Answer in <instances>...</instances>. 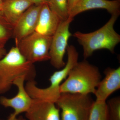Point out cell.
I'll list each match as a JSON object with an SVG mask.
<instances>
[{"instance_id":"6","label":"cell","mask_w":120,"mask_h":120,"mask_svg":"<svg viewBox=\"0 0 120 120\" xmlns=\"http://www.w3.org/2000/svg\"><path fill=\"white\" fill-rule=\"evenodd\" d=\"M52 37L34 31L16 43L21 54L34 64L50 60L49 51Z\"/></svg>"},{"instance_id":"2","label":"cell","mask_w":120,"mask_h":120,"mask_svg":"<svg viewBox=\"0 0 120 120\" xmlns=\"http://www.w3.org/2000/svg\"><path fill=\"white\" fill-rule=\"evenodd\" d=\"M101 80L99 69L84 60L77 62L61 84V93L94 94Z\"/></svg>"},{"instance_id":"7","label":"cell","mask_w":120,"mask_h":120,"mask_svg":"<svg viewBox=\"0 0 120 120\" xmlns=\"http://www.w3.org/2000/svg\"><path fill=\"white\" fill-rule=\"evenodd\" d=\"M74 18L69 17L62 20L52 37L49 54L50 63L57 69L62 68L66 64L64 56L67 51L69 38L72 34L69 30L70 23Z\"/></svg>"},{"instance_id":"1","label":"cell","mask_w":120,"mask_h":120,"mask_svg":"<svg viewBox=\"0 0 120 120\" xmlns=\"http://www.w3.org/2000/svg\"><path fill=\"white\" fill-rule=\"evenodd\" d=\"M36 75L34 64L26 60L17 46L12 47L0 60V94L8 91L16 79L24 76L27 82L32 81Z\"/></svg>"},{"instance_id":"14","label":"cell","mask_w":120,"mask_h":120,"mask_svg":"<svg viewBox=\"0 0 120 120\" xmlns=\"http://www.w3.org/2000/svg\"><path fill=\"white\" fill-rule=\"evenodd\" d=\"M33 5L27 0H4L1 11L13 27L23 13Z\"/></svg>"},{"instance_id":"15","label":"cell","mask_w":120,"mask_h":120,"mask_svg":"<svg viewBox=\"0 0 120 120\" xmlns=\"http://www.w3.org/2000/svg\"><path fill=\"white\" fill-rule=\"evenodd\" d=\"M88 120H109L106 101H94Z\"/></svg>"},{"instance_id":"3","label":"cell","mask_w":120,"mask_h":120,"mask_svg":"<svg viewBox=\"0 0 120 120\" xmlns=\"http://www.w3.org/2000/svg\"><path fill=\"white\" fill-rule=\"evenodd\" d=\"M120 14L112 15L111 18L105 24L97 30L89 33L77 31L73 36L77 38L83 49L85 60L92 56L98 50L106 49L112 53L120 42V35L116 32L114 26Z\"/></svg>"},{"instance_id":"8","label":"cell","mask_w":120,"mask_h":120,"mask_svg":"<svg viewBox=\"0 0 120 120\" xmlns=\"http://www.w3.org/2000/svg\"><path fill=\"white\" fill-rule=\"evenodd\" d=\"M26 81L24 76L20 77L15 80L13 85L18 88V93L13 98H8L6 97H0V104L5 107H10L15 110L7 120H11L15 118L20 114L26 112L28 110L32 104L33 99L27 92L24 86Z\"/></svg>"},{"instance_id":"16","label":"cell","mask_w":120,"mask_h":120,"mask_svg":"<svg viewBox=\"0 0 120 120\" xmlns=\"http://www.w3.org/2000/svg\"><path fill=\"white\" fill-rule=\"evenodd\" d=\"M13 28V26L0 11V49L4 48L8 41L12 37Z\"/></svg>"},{"instance_id":"11","label":"cell","mask_w":120,"mask_h":120,"mask_svg":"<svg viewBox=\"0 0 120 120\" xmlns=\"http://www.w3.org/2000/svg\"><path fill=\"white\" fill-rule=\"evenodd\" d=\"M104 74L105 77L101 80L94 94L95 101H106L110 95L120 88V67L107 68Z\"/></svg>"},{"instance_id":"20","label":"cell","mask_w":120,"mask_h":120,"mask_svg":"<svg viewBox=\"0 0 120 120\" xmlns=\"http://www.w3.org/2000/svg\"><path fill=\"white\" fill-rule=\"evenodd\" d=\"M32 2L35 5H42L44 4H49V0H27Z\"/></svg>"},{"instance_id":"17","label":"cell","mask_w":120,"mask_h":120,"mask_svg":"<svg viewBox=\"0 0 120 120\" xmlns=\"http://www.w3.org/2000/svg\"><path fill=\"white\" fill-rule=\"evenodd\" d=\"M48 4L50 9L62 20L68 18V0H49Z\"/></svg>"},{"instance_id":"23","label":"cell","mask_w":120,"mask_h":120,"mask_svg":"<svg viewBox=\"0 0 120 120\" xmlns=\"http://www.w3.org/2000/svg\"><path fill=\"white\" fill-rule=\"evenodd\" d=\"M3 2H4L3 0H0V11H1L2 9Z\"/></svg>"},{"instance_id":"13","label":"cell","mask_w":120,"mask_h":120,"mask_svg":"<svg viewBox=\"0 0 120 120\" xmlns=\"http://www.w3.org/2000/svg\"><path fill=\"white\" fill-rule=\"evenodd\" d=\"M95 9H106L111 15L120 14V0H81L70 12L69 17L74 18L84 11Z\"/></svg>"},{"instance_id":"10","label":"cell","mask_w":120,"mask_h":120,"mask_svg":"<svg viewBox=\"0 0 120 120\" xmlns=\"http://www.w3.org/2000/svg\"><path fill=\"white\" fill-rule=\"evenodd\" d=\"M60 111L53 102L33 99L26 116L29 120H61Z\"/></svg>"},{"instance_id":"22","label":"cell","mask_w":120,"mask_h":120,"mask_svg":"<svg viewBox=\"0 0 120 120\" xmlns=\"http://www.w3.org/2000/svg\"><path fill=\"white\" fill-rule=\"evenodd\" d=\"M11 120H26L22 116H20L18 118H17L16 117Z\"/></svg>"},{"instance_id":"18","label":"cell","mask_w":120,"mask_h":120,"mask_svg":"<svg viewBox=\"0 0 120 120\" xmlns=\"http://www.w3.org/2000/svg\"><path fill=\"white\" fill-rule=\"evenodd\" d=\"M109 120H120V97H114L106 102Z\"/></svg>"},{"instance_id":"19","label":"cell","mask_w":120,"mask_h":120,"mask_svg":"<svg viewBox=\"0 0 120 120\" xmlns=\"http://www.w3.org/2000/svg\"><path fill=\"white\" fill-rule=\"evenodd\" d=\"M81 0H68V7L69 11V15L71 11L80 2Z\"/></svg>"},{"instance_id":"24","label":"cell","mask_w":120,"mask_h":120,"mask_svg":"<svg viewBox=\"0 0 120 120\" xmlns=\"http://www.w3.org/2000/svg\"></svg>"},{"instance_id":"4","label":"cell","mask_w":120,"mask_h":120,"mask_svg":"<svg viewBox=\"0 0 120 120\" xmlns=\"http://www.w3.org/2000/svg\"><path fill=\"white\" fill-rule=\"evenodd\" d=\"M67 51L68 60L62 69L54 72L49 79L50 85L45 88H40L37 86L35 80L27 82L25 86L27 92L33 99L49 101L56 103L61 94L60 87L66 79L72 69L77 64L79 53L73 45L68 46Z\"/></svg>"},{"instance_id":"9","label":"cell","mask_w":120,"mask_h":120,"mask_svg":"<svg viewBox=\"0 0 120 120\" xmlns=\"http://www.w3.org/2000/svg\"><path fill=\"white\" fill-rule=\"evenodd\" d=\"M42 5H33L23 13L16 22L13 26L12 37L15 43L35 31Z\"/></svg>"},{"instance_id":"21","label":"cell","mask_w":120,"mask_h":120,"mask_svg":"<svg viewBox=\"0 0 120 120\" xmlns=\"http://www.w3.org/2000/svg\"><path fill=\"white\" fill-rule=\"evenodd\" d=\"M7 53V50L5 48L0 49V60L3 58Z\"/></svg>"},{"instance_id":"5","label":"cell","mask_w":120,"mask_h":120,"mask_svg":"<svg viewBox=\"0 0 120 120\" xmlns=\"http://www.w3.org/2000/svg\"><path fill=\"white\" fill-rule=\"evenodd\" d=\"M94 101L90 94L62 93L56 104L61 120H88Z\"/></svg>"},{"instance_id":"12","label":"cell","mask_w":120,"mask_h":120,"mask_svg":"<svg viewBox=\"0 0 120 120\" xmlns=\"http://www.w3.org/2000/svg\"><path fill=\"white\" fill-rule=\"evenodd\" d=\"M62 20L50 8L48 4L42 5L35 32L52 37Z\"/></svg>"}]
</instances>
